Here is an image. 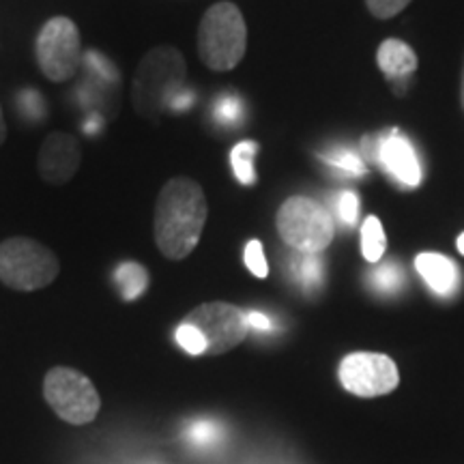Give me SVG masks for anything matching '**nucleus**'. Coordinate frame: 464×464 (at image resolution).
<instances>
[{"mask_svg":"<svg viewBox=\"0 0 464 464\" xmlns=\"http://www.w3.org/2000/svg\"><path fill=\"white\" fill-rule=\"evenodd\" d=\"M44 398L50 409L72 426H84L100 415L102 398L89 376L58 365L44 379Z\"/></svg>","mask_w":464,"mask_h":464,"instance_id":"423d86ee","label":"nucleus"},{"mask_svg":"<svg viewBox=\"0 0 464 464\" xmlns=\"http://www.w3.org/2000/svg\"><path fill=\"white\" fill-rule=\"evenodd\" d=\"M370 286L381 295H396L404 284V274L396 263H382L370 274Z\"/></svg>","mask_w":464,"mask_h":464,"instance_id":"6ab92c4d","label":"nucleus"},{"mask_svg":"<svg viewBox=\"0 0 464 464\" xmlns=\"http://www.w3.org/2000/svg\"><path fill=\"white\" fill-rule=\"evenodd\" d=\"M82 164V149L72 133L54 131L45 138L39 150V174L45 183L61 185L72 181Z\"/></svg>","mask_w":464,"mask_h":464,"instance_id":"9b49d317","label":"nucleus"},{"mask_svg":"<svg viewBox=\"0 0 464 464\" xmlns=\"http://www.w3.org/2000/svg\"><path fill=\"white\" fill-rule=\"evenodd\" d=\"M116 284L125 301L138 299L149 286V271L140 263H123L116 266Z\"/></svg>","mask_w":464,"mask_h":464,"instance_id":"4468645a","label":"nucleus"},{"mask_svg":"<svg viewBox=\"0 0 464 464\" xmlns=\"http://www.w3.org/2000/svg\"><path fill=\"white\" fill-rule=\"evenodd\" d=\"M376 63L387 78L398 82V80H406L415 73L417 54L409 44L400 42V39H387L376 52Z\"/></svg>","mask_w":464,"mask_h":464,"instance_id":"ddd939ff","label":"nucleus"},{"mask_svg":"<svg viewBox=\"0 0 464 464\" xmlns=\"http://www.w3.org/2000/svg\"><path fill=\"white\" fill-rule=\"evenodd\" d=\"M415 269L421 276V280L426 282V286L432 290L439 297H454V295L462 286V276L460 269L454 260L443 256L437 252H421L415 258Z\"/></svg>","mask_w":464,"mask_h":464,"instance_id":"f8f14e48","label":"nucleus"},{"mask_svg":"<svg viewBox=\"0 0 464 464\" xmlns=\"http://www.w3.org/2000/svg\"><path fill=\"white\" fill-rule=\"evenodd\" d=\"M409 3L411 0H365L368 9L372 11V15L379 17V20H390V17L398 15L400 11L406 9Z\"/></svg>","mask_w":464,"mask_h":464,"instance_id":"b1692460","label":"nucleus"},{"mask_svg":"<svg viewBox=\"0 0 464 464\" xmlns=\"http://www.w3.org/2000/svg\"><path fill=\"white\" fill-rule=\"evenodd\" d=\"M247 50V28L239 7L216 3L207 9L198 26V56L213 72H230Z\"/></svg>","mask_w":464,"mask_h":464,"instance_id":"f03ea898","label":"nucleus"},{"mask_svg":"<svg viewBox=\"0 0 464 464\" xmlns=\"http://www.w3.org/2000/svg\"><path fill=\"white\" fill-rule=\"evenodd\" d=\"M335 213L344 226H355L359 219V196L355 191L344 189L335 196Z\"/></svg>","mask_w":464,"mask_h":464,"instance_id":"412c9836","label":"nucleus"},{"mask_svg":"<svg viewBox=\"0 0 464 464\" xmlns=\"http://www.w3.org/2000/svg\"><path fill=\"white\" fill-rule=\"evenodd\" d=\"M276 224L284 243L301 254H321L334 241V218L321 202L305 196L284 202Z\"/></svg>","mask_w":464,"mask_h":464,"instance_id":"39448f33","label":"nucleus"},{"mask_svg":"<svg viewBox=\"0 0 464 464\" xmlns=\"http://www.w3.org/2000/svg\"><path fill=\"white\" fill-rule=\"evenodd\" d=\"M185 323L194 324L207 340V355H224L247 338V318L241 307L211 301L202 304L185 316Z\"/></svg>","mask_w":464,"mask_h":464,"instance_id":"1a4fd4ad","label":"nucleus"},{"mask_svg":"<svg viewBox=\"0 0 464 464\" xmlns=\"http://www.w3.org/2000/svg\"><path fill=\"white\" fill-rule=\"evenodd\" d=\"M340 385L359 398H379L400 385L398 365L382 353H351L340 362Z\"/></svg>","mask_w":464,"mask_h":464,"instance_id":"6e6552de","label":"nucleus"},{"mask_svg":"<svg viewBox=\"0 0 464 464\" xmlns=\"http://www.w3.org/2000/svg\"><path fill=\"white\" fill-rule=\"evenodd\" d=\"M382 170H385L393 181H398L404 188H420L423 170L420 155L409 138L402 136L398 130L379 136V153H376Z\"/></svg>","mask_w":464,"mask_h":464,"instance_id":"9d476101","label":"nucleus"},{"mask_svg":"<svg viewBox=\"0 0 464 464\" xmlns=\"http://www.w3.org/2000/svg\"><path fill=\"white\" fill-rule=\"evenodd\" d=\"M460 100H462V108H464V69H462V89H460Z\"/></svg>","mask_w":464,"mask_h":464,"instance_id":"c756f323","label":"nucleus"},{"mask_svg":"<svg viewBox=\"0 0 464 464\" xmlns=\"http://www.w3.org/2000/svg\"><path fill=\"white\" fill-rule=\"evenodd\" d=\"M321 160L329 168H335V170L351 174V177H362V174L368 172V168H365L362 155L355 153V150H351V149L327 150V153L321 155Z\"/></svg>","mask_w":464,"mask_h":464,"instance_id":"a211bd4d","label":"nucleus"},{"mask_svg":"<svg viewBox=\"0 0 464 464\" xmlns=\"http://www.w3.org/2000/svg\"><path fill=\"white\" fill-rule=\"evenodd\" d=\"M258 153V144L254 140H243L232 149L230 164L237 181L243 185L256 183V170H254V158Z\"/></svg>","mask_w":464,"mask_h":464,"instance_id":"f3484780","label":"nucleus"},{"mask_svg":"<svg viewBox=\"0 0 464 464\" xmlns=\"http://www.w3.org/2000/svg\"><path fill=\"white\" fill-rule=\"evenodd\" d=\"M58 271L61 263L56 254L31 237H11L0 243V282L5 286L33 293L50 286Z\"/></svg>","mask_w":464,"mask_h":464,"instance_id":"20e7f679","label":"nucleus"},{"mask_svg":"<svg viewBox=\"0 0 464 464\" xmlns=\"http://www.w3.org/2000/svg\"><path fill=\"white\" fill-rule=\"evenodd\" d=\"M207 198L200 183L177 177L161 188L155 202L153 235L160 252L170 260L188 258L207 224Z\"/></svg>","mask_w":464,"mask_h":464,"instance_id":"f257e3e1","label":"nucleus"},{"mask_svg":"<svg viewBox=\"0 0 464 464\" xmlns=\"http://www.w3.org/2000/svg\"><path fill=\"white\" fill-rule=\"evenodd\" d=\"M7 140V125H5V116H3V108H0V144Z\"/></svg>","mask_w":464,"mask_h":464,"instance_id":"cd10ccee","label":"nucleus"},{"mask_svg":"<svg viewBox=\"0 0 464 464\" xmlns=\"http://www.w3.org/2000/svg\"><path fill=\"white\" fill-rule=\"evenodd\" d=\"M39 69L52 82H65L78 73L82 63V42L73 20L65 15L45 22L34 44Z\"/></svg>","mask_w":464,"mask_h":464,"instance_id":"0eeeda50","label":"nucleus"},{"mask_svg":"<svg viewBox=\"0 0 464 464\" xmlns=\"http://www.w3.org/2000/svg\"><path fill=\"white\" fill-rule=\"evenodd\" d=\"M387 249V237L381 219L370 216L362 224V254L368 263H381Z\"/></svg>","mask_w":464,"mask_h":464,"instance_id":"2eb2a0df","label":"nucleus"},{"mask_svg":"<svg viewBox=\"0 0 464 464\" xmlns=\"http://www.w3.org/2000/svg\"><path fill=\"white\" fill-rule=\"evenodd\" d=\"M456 246H458V252H460V254H462V256H464V232H462V235H460V237H458Z\"/></svg>","mask_w":464,"mask_h":464,"instance_id":"c85d7f7f","label":"nucleus"},{"mask_svg":"<svg viewBox=\"0 0 464 464\" xmlns=\"http://www.w3.org/2000/svg\"><path fill=\"white\" fill-rule=\"evenodd\" d=\"M246 318H247V327L258 329V332H269V329H274L271 318L263 314V312H246Z\"/></svg>","mask_w":464,"mask_h":464,"instance_id":"a878e982","label":"nucleus"},{"mask_svg":"<svg viewBox=\"0 0 464 464\" xmlns=\"http://www.w3.org/2000/svg\"><path fill=\"white\" fill-rule=\"evenodd\" d=\"M243 260H246V266L252 271V276L256 277H266L269 276V265H266L263 243L258 239H252L246 246V252H243Z\"/></svg>","mask_w":464,"mask_h":464,"instance_id":"5701e85b","label":"nucleus"},{"mask_svg":"<svg viewBox=\"0 0 464 464\" xmlns=\"http://www.w3.org/2000/svg\"><path fill=\"white\" fill-rule=\"evenodd\" d=\"M174 340H177V344L183 348L185 353L191 357H198V355H207V340L205 335L200 334V329H196L194 324L189 323H181L177 327V332H174Z\"/></svg>","mask_w":464,"mask_h":464,"instance_id":"aec40b11","label":"nucleus"},{"mask_svg":"<svg viewBox=\"0 0 464 464\" xmlns=\"http://www.w3.org/2000/svg\"><path fill=\"white\" fill-rule=\"evenodd\" d=\"M185 61L177 48H155L144 54L133 75V108L142 116L158 114L181 91Z\"/></svg>","mask_w":464,"mask_h":464,"instance_id":"7ed1b4c3","label":"nucleus"},{"mask_svg":"<svg viewBox=\"0 0 464 464\" xmlns=\"http://www.w3.org/2000/svg\"><path fill=\"white\" fill-rule=\"evenodd\" d=\"M293 274L305 290H314L323 286L324 263L321 254H301L293 260Z\"/></svg>","mask_w":464,"mask_h":464,"instance_id":"dca6fc26","label":"nucleus"},{"mask_svg":"<svg viewBox=\"0 0 464 464\" xmlns=\"http://www.w3.org/2000/svg\"><path fill=\"white\" fill-rule=\"evenodd\" d=\"M189 439H191V443H196V445H211L219 439V430H218V426H211L208 421H202V423H196V426L189 428Z\"/></svg>","mask_w":464,"mask_h":464,"instance_id":"393cba45","label":"nucleus"},{"mask_svg":"<svg viewBox=\"0 0 464 464\" xmlns=\"http://www.w3.org/2000/svg\"><path fill=\"white\" fill-rule=\"evenodd\" d=\"M191 97H194V95H191V92L179 91L177 95H174L172 100H170V103H168V106L174 108V110H185L188 106H191V102H194V100H191Z\"/></svg>","mask_w":464,"mask_h":464,"instance_id":"bb28decb","label":"nucleus"},{"mask_svg":"<svg viewBox=\"0 0 464 464\" xmlns=\"http://www.w3.org/2000/svg\"><path fill=\"white\" fill-rule=\"evenodd\" d=\"M213 114H216L218 123H222V125H237L241 121L243 103H241L239 97L224 95V97H219V100H218Z\"/></svg>","mask_w":464,"mask_h":464,"instance_id":"4be33fe9","label":"nucleus"}]
</instances>
